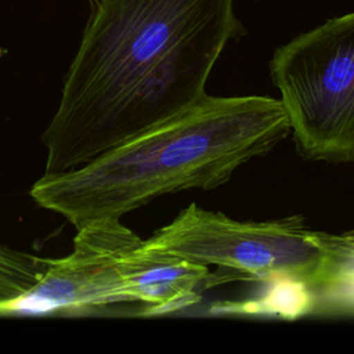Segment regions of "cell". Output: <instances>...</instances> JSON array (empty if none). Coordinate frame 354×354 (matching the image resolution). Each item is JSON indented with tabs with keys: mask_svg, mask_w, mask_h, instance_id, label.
<instances>
[{
	"mask_svg": "<svg viewBox=\"0 0 354 354\" xmlns=\"http://www.w3.org/2000/svg\"><path fill=\"white\" fill-rule=\"evenodd\" d=\"M318 256L307 282L314 313L354 314V230L328 234L310 230Z\"/></svg>",
	"mask_w": 354,
	"mask_h": 354,
	"instance_id": "obj_7",
	"label": "cell"
},
{
	"mask_svg": "<svg viewBox=\"0 0 354 354\" xmlns=\"http://www.w3.org/2000/svg\"><path fill=\"white\" fill-rule=\"evenodd\" d=\"M141 243L129 254L123 279V300L141 303V315L166 314L192 306L199 300L201 290L213 283L207 266L152 252Z\"/></svg>",
	"mask_w": 354,
	"mask_h": 354,
	"instance_id": "obj_6",
	"label": "cell"
},
{
	"mask_svg": "<svg viewBox=\"0 0 354 354\" xmlns=\"http://www.w3.org/2000/svg\"><path fill=\"white\" fill-rule=\"evenodd\" d=\"M270 73L297 153L354 162V12L278 47Z\"/></svg>",
	"mask_w": 354,
	"mask_h": 354,
	"instance_id": "obj_3",
	"label": "cell"
},
{
	"mask_svg": "<svg viewBox=\"0 0 354 354\" xmlns=\"http://www.w3.org/2000/svg\"><path fill=\"white\" fill-rule=\"evenodd\" d=\"M234 0H93L55 115L46 171L84 165L199 102L242 25Z\"/></svg>",
	"mask_w": 354,
	"mask_h": 354,
	"instance_id": "obj_1",
	"label": "cell"
},
{
	"mask_svg": "<svg viewBox=\"0 0 354 354\" xmlns=\"http://www.w3.org/2000/svg\"><path fill=\"white\" fill-rule=\"evenodd\" d=\"M289 133L279 100L205 95L84 165L44 173L30 196L76 228L120 218L165 194L225 184L239 166L268 153Z\"/></svg>",
	"mask_w": 354,
	"mask_h": 354,
	"instance_id": "obj_2",
	"label": "cell"
},
{
	"mask_svg": "<svg viewBox=\"0 0 354 354\" xmlns=\"http://www.w3.org/2000/svg\"><path fill=\"white\" fill-rule=\"evenodd\" d=\"M141 246L264 282L286 277L307 283L318 256L303 216L238 221L196 203L188 205L170 224L142 239Z\"/></svg>",
	"mask_w": 354,
	"mask_h": 354,
	"instance_id": "obj_4",
	"label": "cell"
},
{
	"mask_svg": "<svg viewBox=\"0 0 354 354\" xmlns=\"http://www.w3.org/2000/svg\"><path fill=\"white\" fill-rule=\"evenodd\" d=\"M141 241L120 218L95 220L77 227L73 250L62 259H50L40 281L10 307L8 314L58 313L124 303L126 261Z\"/></svg>",
	"mask_w": 354,
	"mask_h": 354,
	"instance_id": "obj_5",
	"label": "cell"
},
{
	"mask_svg": "<svg viewBox=\"0 0 354 354\" xmlns=\"http://www.w3.org/2000/svg\"><path fill=\"white\" fill-rule=\"evenodd\" d=\"M266 290L250 300L223 301L213 307L216 313L275 315L296 319L313 314L314 297L306 282L296 278H274L267 281Z\"/></svg>",
	"mask_w": 354,
	"mask_h": 354,
	"instance_id": "obj_8",
	"label": "cell"
},
{
	"mask_svg": "<svg viewBox=\"0 0 354 354\" xmlns=\"http://www.w3.org/2000/svg\"><path fill=\"white\" fill-rule=\"evenodd\" d=\"M50 259L0 245V314L25 296L43 277Z\"/></svg>",
	"mask_w": 354,
	"mask_h": 354,
	"instance_id": "obj_9",
	"label": "cell"
}]
</instances>
